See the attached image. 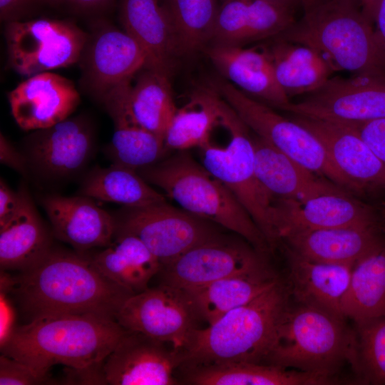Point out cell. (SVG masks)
<instances>
[{
  "label": "cell",
  "instance_id": "obj_1",
  "mask_svg": "<svg viewBox=\"0 0 385 385\" xmlns=\"http://www.w3.org/2000/svg\"><path fill=\"white\" fill-rule=\"evenodd\" d=\"M1 291L10 294L28 322L54 314L115 320L123 304L134 294L104 275L91 257L53 247L34 267L4 275Z\"/></svg>",
  "mask_w": 385,
  "mask_h": 385
},
{
  "label": "cell",
  "instance_id": "obj_2",
  "mask_svg": "<svg viewBox=\"0 0 385 385\" xmlns=\"http://www.w3.org/2000/svg\"><path fill=\"white\" fill-rule=\"evenodd\" d=\"M126 332L116 320L101 317L46 315L16 326L1 350L49 374L56 364L81 369L103 362Z\"/></svg>",
  "mask_w": 385,
  "mask_h": 385
},
{
  "label": "cell",
  "instance_id": "obj_3",
  "mask_svg": "<svg viewBox=\"0 0 385 385\" xmlns=\"http://www.w3.org/2000/svg\"><path fill=\"white\" fill-rule=\"evenodd\" d=\"M290 299L287 285L280 279L207 327L195 328L180 350L182 365L232 361L264 364Z\"/></svg>",
  "mask_w": 385,
  "mask_h": 385
},
{
  "label": "cell",
  "instance_id": "obj_4",
  "mask_svg": "<svg viewBox=\"0 0 385 385\" xmlns=\"http://www.w3.org/2000/svg\"><path fill=\"white\" fill-rule=\"evenodd\" d=\"M137 172L182 209L239 235L265 255L271 251L265 235L235 195L187 150L177 151Z\"/></svg>",
  "mask_w": 385,
  "mask_h": 385
},
{
  "label": "cell",
  "instance_id": "obj_5",
  "mask_svg": "<svg viewBox=\"0 0 385 385\" xmlns=\"http://www.w3.org/2000/svg\"><path fill=\"white\" fill-rule=\"evenodd\" d=\"M276 37L316 49L335 71L385 78V61L359 0H327Z\"/></svg>",
  "mask_w": 385,
  "mask_h": 385
},
{
  "label": "cell",
  "instance_id": "obj_6",
  "mask_svg": "<svg viewBox=\"0 0 385 385\" xmlns=\"http://www.w3.org/2000/svg\"><path fill=\"white\" fill-rule=\"evenodd\" d=\"M356 359L355 334L339 318L320 309L289 304L275 331L264 364L334 377Z\"/></svg>",
  "mask_w": 385,
  "mask_h": 385
},
{
  "label": "cell",
  "instance_id": "obj_7",
  "mask_svg": "<svg viewBox=\"0 0 385 385\" xmlns=\"http://www.w3.org/2000/svg\"><path fill=\"white\" fill-rule=\"evenodd\" d=\"M218 110L219 122L227 130L228 140L220 144L210 135L197 147L200 163L235 195L272 250L279 243L272 217L274 197L256 175L250 128L220 96Z\"/></svg>",
  "mask_w": 385,
  "mask_h": 385
},
{
  "label": "cell",
  "instance_id": "obj_8",
  "mask_svg": "<svg viewBox=\"0 0 385 385\" xmlns=\"http://www.w3.org/2000/svg\"><path fill=\"white\" fill-rule=\"evenodd\" d=\"M210 85L256 135L314 174L349 192L362 195L356 185L334 164L322 143L309 130L247 96L223 78L212 81Z\"/></svg>",
  "mask_w": 385,
  "mask_h": 385
},
{
  "label": "cell",
  "instance_id": "obj_9",
  "mask_svg": "<svg viewBox=\"0 0 385 385\" xmlns=\"http://www.w3.org/2000/svg\"><path fill=\"white\" fill-rule=\"evenodd\" d=\"M115 234L138 237L161 267L191 248L220 237L216 224L166 201L145 206H123L113 215Z\"/></svg>",
  "mask_w": 385,
  "mask_h": 385
},
{
  "label": "cell",
  "instance_id": "obj_10",
  "mask_svg": "<svg viewBox=\"0 0 385 385\" xmlns=\"http://www.w3.org/2000/svg\"><path fill=\"white\" fill-rule=\"evenodd\" d=\"M88 35L63 20L36 19L6 24L5 38L9 66L19 74H35L79 61Z\"/></svg>",
  "mask_w": 385,
  "mask_h": 385
},
{
  "label": "cell",
  "instance_id": "obj_11",
  "mask_svg": "<svg viewBox=\"0 0 385 385\" xmlns=\"http://www.w3.org/2000/svg\"><path fill=\"white\" fill-rule=\"evenodd\" d=\"M280 110L342 123L385 118V78L367 75L329 78L302 100L290 101Z\"/></svg>",
  "mask_w": 385,
  "mask_h": 385
},
{
  "label": "cell",
  "instance_id": "obj_12",
  "mask_svg": "<svg viewBox=\"0 0 385 385\" xmlns=\"http://www.w3.org/2000/svg\"><path fill=\"white\" fill-rule=\"evenodd\" d=\"M96 149L94 128L83 115L34 130L24 141L28 168L39 178L61 181L80 173Z\"/></svg>",
  "mask_w": 385,
  "mask_h": 385
},
{
  "label": "cell",
  "instance_id": "obj_13",
  "mask_svg": "<svg viewBox=\"0 0 385 385\" xmlns=\"http://www.w3.org/2000/svg\"><path fill=\"white\" fill-rule=\"evenodd\" d=\"M197 317L182 290L162 284L128 297L115 316L124 329L138 332L180 351Z\"/></svg>",
  "mask_w": 385,
  "mask_h": 385
},
{
  "label": "cell",
  "instance_id": "obj_14",
  "mask_svg": "<svg viewBox=\"0 0 385 385\" xmlns=\"http://www.w3.org/2000/svg\"><path fill=\"white\" fill-rule=\"evenodd\" d=\"M79 61L82 83L102 102L114 88L133 79L144 68L147 58L127 32L103 23L88 35Z\"/></svg>",
  "mask_w": 385,
  "mask_h": 385
},
{
  "label": "cell",
  "instance_id": "obj_15",
  "mask_svg": "<svg viewBox=\"0 0 385 385\" xmlns=\"http://www.w3.org/2000/svg\"><path fill=\"white\" fill-rule=\"evenodd\" d=\"M252 246L221 235L200 244L160 268L163 283L180 289L202 286L267 265Z\"/></svg>",
  "mask_w": 385,
  "mask_h": 385
},
{
  "label": "cell",
  "instance_id": "obj_16",
  "mask_svg": "<svg viewBox=\"0 0 385 385\" xmlns=\"http://www.w3.org/2000/svg\"><path fill=\"white\" fill-rule=\"evenodd\" d=\"M272 217L279 242L300 230L378 226L375 205L353 198L348 192L324 194L304 202L274 197Z\"/></svg>",
  "mask_w": 385,
  "mask_h": 385
},
{
  "label": "cell",
  "instance_id": "obj_17",
  "mask_svg": "<svg viewBox=\"0 0 385 385\" xmlns=\"http://www.w3.org/2000/svg\"><path fill=\"white\" fill-rule=\"evenodd\" d=\"M183 364L180 351L138 332L128 331L103 361L107 384L173 385L175 369Z\"/></svg>",
  "mask_w": 385,
  "mask_h": 385
},
{
  "label": "cell",
  "instance_id": "obj_18",
  "mask_svg": "<svg viewBox=\"0 0 385 385\" xmlns=\"http://www.w3.org/2000/svg\"><path fill=\"white\" fill-rule=\"evenodd\" d=\"M313 133L337 168L362 195L385 193V163L349 124L293 115Z\"/></svg>",
  "mask_w": 385,
  "mask_h": 385
},
{
  "label": "cell",
  "instance_id": "obj_19",
  "mask_svg": "<svg viewBox=\"0 0 385 385\" xmlns=\"http://www.w3.org/2000/svg\"><path fill=\"white\" fill-rule=\"evenodd\" d=\"M8 100L17 125L36 130L68 118L78 106L80 95L71 80L47 71L27 77L9 93Z\"/></svg>",
  "mask_w": 385,
  "mask_h": 385
},
{
  "label": "cell",
  "instance_id": "obj_20",
  "mask_svg": "<svg viewBox=\"0 0 385 385\" xmlns=\"http://www.w3.org/2000/svg\"><path fill=\"white\" fill-rule=\"evenodd\" d=\"M41 203L49 219L53 235L79 252L105 247L115 237L113 215L98 206L92 198L51 194L43 196Z\"/></svg>",
  "mask_w": 385,
  "mask_h": 385
},
{
  "label": "cell",
  "instance_id": "obj_21",
  "mask_svg": "<svg viewBox=\"0 0 385 385\" xmlns=\"http://www.w3.org/2000/svg\"><path fill=\"white\" fill-rule=\"evenodd\" d=\"M294 11L265 0H224L210 44L243 46L277 36L294 22Z\"/></svg>",
  "mask_w": 385,
  "mask_h": 385
},
{
  "label": "cell",
  "instance_id": "obj_22",
  "mask_svg": "<svg viewBox=\"0 0 385 385\" xmlns=\"http://www.w3.org/2000/svg\"><path fill=\"white\" fill-rule=\"evenodd\" d=\"M205 51L224 79L247 96L281 109L290 101L278 83L273 66L261 49L210 44Z\"/></svg>",
  "mask_w": 385,
  "mask_h": 385
},
{
  "label": "cell",
  "instance_id": "obj_23",
  "mask_svg": "<svg viewBox=\"0 0 385 385\" xmlns=\"http://www.w3.org/2000/svg\"><path fill=\"white\" fill-rule=\"evenodd\" d=\"M287 287L295 303L346 319L342 304L354 264H335L305 258L285 247Z\"/></svg>",
  "mask_w": 385,
  "mask_h": 385
},
{
  "label": "cell",
  "instance_id": "obj_24",
  "mask_svg": "<svg viewBox=\"0 0 385 385\" xmlns=\"http://www.w3.org/2000/svg\"><path fill=\"white\" fill-rule=\"evenodd\" d=\"M120 19L123 30L145 52V68L170 76L180 52L174 26L165 6L158 0H120Z\"/></svg>",
  "mask_w": 385,
  "mask_h": 385
},
{
  "label": "cell",
  "instance_id": "obj_25",
  "mask_svg": "<svg viewBox=\"0 0 385 385\" xmlns=\"http://www.w3.org/2000/svg\"><path fill=\"white\" fill-rule=\"evenodd\" d=\"M252 140L256 175L274 197L304 202L324 194L348 192L315 175L257 135H252Z\"/></svg>",
  "mask_w": 385,
  "mask_h": 385
},
{
  "label": "cell",
  "instance_id": "obj_26",
  "mask_svg": "<svg viewBox=\"0 0 385 385\" xmlns=\"http://www.w3.org/2000/svg\"><path fill=\"white\" fill-rule=\"evenodd\" d=\"M384 241L377 225L300 230L281 240L305 258L335 264H354Z\"/></svg>",
  "mask_w": 385,
  "mask_h": 385
},
{
  "label": "cell",
  "instance_id": "obj_27",
  "mask_svg": "<svg viewBox=\"0 0 385 385\" xmlns=\"http://www.w3.org/2000/svg\"><path fill=\"white\" fill-rule=\"evenodd\" d=\"M16 213L0 225V266L19 272L38 265L53 248L51 234L24 187Z\"/></svg>",
  "mask_w": 385,
  "mask_h": 385
},
{
  "label": "cell",
  "instance_id": "obj_28",
  "mask_svg": "<svg viewBox=\"0 0 385 385\" xmlns=\"http://www.w3.org/2000/svg\"><path fill=\"white\" fill-rule=\"evenodd\" d=\"M279 280L266 265L202 286L180 290L197 317L211 324L231 310L253 300Z\"/></svg>",
  "mask_w": 385,
  "mask_h": 385
},
{
  "label": "cell",
  "instance_id": "obj_29",
  "mask_svg": "<svg viewBox=\"0 0 385 385\" xmlns=\"http://www.w3.org/2000/svg\"><path fill=\"white\" fill-rule=\"evenodd\" d=\"M185 381L195 385H322L337 382L319 373L263 363L232 361L185 366Z\"/></svg>",
  "mask_w": 385,
  "mask_h": 385
},
{
  "label": "cell",
  "instance_id": "obj_30",
  "mask_svg": "<svg viewBox=\"0 0 385 385\" xmlns=\"http://www.w3.org/2000/svg\"><path fill=\"white\" fill-rule=\"evenodd\" d=\"M103 104L114 123L112 139L106 148L113 164L138 171L165 158L164 140L132 118L121 92L112 93Z\"/></svg>",
  "mask_w": 385,
  "mask_h": 385
},
{
  "label": "cell",
  "instance_id": "obj_31",
  "mask_svg": "<svg viewBox=\"0 0 385 385\" xmlns=\"http://www.w3.org/2000/svg\"><path fill=\"white\" fill-rule=\"evenodd\" d=\"M269 57L280 86L289 98L322 86L335 71L316 49L278 37L261 47Z\"/></svg>",
  "mask_w": 385,
  "mask_h": 385
},
{
  "label": "cell",
  "instance_id": "obj_32",
  "mask_svg": "<svg viewBox=\"0 0 385 385\" xmlns=\"http://www.w3.org/2000/svg\"><path fill=\"white\" fill-rule=\"evenodd\" d=\"M91 259L104 275L134 294L148 289L161 268L145 245L130 234H115L112 242Z\"/></svg>",
  "mask_w": 385,
  "mask_h": 385
},
{
  "label": "cell",
  "instance_id": "obj_33",
  "mask_svg": "<svg viewBox=\"0 0 385 385\" xmlns=\"http://www.w3.org/2000/svg\"><path fill=\"white\" fill-rule=\"evenodd\" d=\"M135 83L124 85L126 106L141 127L165 141L166 132L178 110L169 76L147 68L137 73Z\"/></svg>",
  "mask_w": 385,
  "mask_h": 385
},
{
  "label": "cell",
  "instance_id": "obj_34",
  "mask_svg": "<svg viewBox=\"0 0 385 385\" xmlns=\"http://www.w3.org/2000/svg\"><path fill=\"white\" fill-rule=\"evenodd\" d=\"M342 309L354 323L385 315V241L353 265Z\"/></svg>",
  "mask_w": 385,
  "mask_h": 385
},
{
  "label": "cell",
  "instance_id": "obj_35",
  "mask_svg": "<svg viewBox=\"0 0 385 385\" xmlns=\"http://www.w3.org/2000/svg\"><path fill=\"white\" fill-rule=\"evenodd\" d=\"M78 195L123 206L139 207L166 201L137 171L113 164L96 167L83 178Z\"/></svg>",
  "mask_w": 385,
  "mask_h": 385
},
{
  "label": "cell",
  "instance_id": "obj_36",
  "mask_svg": "<svg viewBox=\"0 0 385 385\" xmlns=\"http://www.w3.org/2000/svg\"><path fill=\"white\" fill-rule=\"evenodd\" d=\"M219 96L210 85L203 86L178 108L165 137L167 153L197 148L209 138L219 123Z\"/></svg>",
  "mask_w": 385,
  "mask_h": 385
},
{
  "label": "cell",
  "instance_id": "obj_37",
  "mask_svg": "<svg viewBox=\"0 0 385 385\" xmlns=\"http://www.w3.org/2000/svg\"><path fill=\"white\" fill-rule=\"evenodd\" d=\"M180 54L205 48L211 42L219 6L216 0H165Z\"/></svg>",
  "mask_w": 385,
  "mask_h": 385
},
{
  "label": "cell",
  "instance_id": "obj_38",
  "mask_svg": "<svg viewBox=\"0 0 385 385\" xmlns=\"http://www.w3.org/2000/svg\"><path fill=\"white\" fill-rule=\"evenodd\" d=\"M355 325L354 371L364 383L385 384V315Z\"/></svg>",
  "mask_w": 385,
  "mask_h": 385
},
{
  "label": "cell",
  "instance_id": "obj_39",
  "mask_svg": "<svg viewBox=\"0 0 385 385\" xmlns=\"http://www.w3.org/2000/svg\"><path fill=\"white\" fill-rule=\"evenodd\" d=\"M45 384H55L50 374L40 373L23 362L1 354L0 385Z\"/></svg>",
  "mask_w": 385,
  "mask_h": 385
},
{
  "label": "cell",
  "instance_id": "obj_40",
  "mask_svg": "<svg viewBox=\"0 0 385 385\" xmlns=\"http://www.w3.org/2000/svg\"><path fill=\"white\" fill-rule=\"evenodd\" d=\"M346 124L351 125L385 163V118Z\"/></svg>",
  "mask_w": 385,
  "mask_h": 385
},
{
  "label": "cell",
  "instance_id": "obj_41",
  "mask_svg": "<svg viewBox=\"0 0 385 385\" xmlns=\"http://www.w3.org/2000/svg\"><path fill=\"white\" fill-rule=\"evenodd\" d=\"M42 0H0V19L7 23L22 21Z\"/></svg>",
  "mask_w": 385,
  "mask_h": 385
},
{
  "label": "cell",
  "instance_id": "obj_42",
  "mask_svg": "<svg viewBox=\"0 0 385 385\" xmlns=\"http://www.w3.org/2000/svg\"><path fill=\"white\" fill-rule=\"evenodd\" d=\"M0 161L24 175L27 174L29 168L23 153L18 150L2 133L0 135Z\"/></svg>",
  "mask_w": 385,
  "mask_h": 385
},
{
  "label": "cell",
  "instance_id": "obj_43",
  "mask_svg": "<svg viewBox=\"0 0 385 385\" xmlns=\"http://www.w3.org/2000/svg\"><path fill=\"white\" fill-rule=\"evenodd\" d=\"M20 192H14L3 180L0 181V225L16 213L20 204Z\"/></svg>",
  "mask_w": 385,
  "mask_h": 385
},
{
  "label": "cell",
  "instance_id": "obj_44",
  "mask_svg": "<svg viewBox=\"0 0 385 385\" xmlns=\"http://www.w3.org/2000/svg\"><path fill=\"white\" fill-rule=\"evenodd\" d=\"M113 0H42L52 6H64L78 12H96L107 8Z\"/></svg>",
  "mask_w": 385,
  "mask_h": 385
},
{
  "label": "cell",
  "instance_id": "obj_45",
  "mask_svg": "<svg viewBox=\"0 0 385 385\" xmlns=\"http://www.w3.org/2000/svg\"><path fill=\"white\" fill-rule=\"evenodd\" d=\"M376 28L374 35L377 46L385 61V0H380L375 21Z\"/></svg>",
  "mask_w": 385,
  "mask_h": 385
},
{
  "label": "cell",
  "instance_id": "obj_46",
  "mask_svg": "<svg viewBox=\"0 0 385 385\" xmlns=\"http://www.w3.org/2000/svg\"><path fill=\"white\" fill-rule=\"evenodd\" d=\"M362 11L366 18L373 24L380 0H359Z\"/></svg>",
  "mask_w": 385,
  "mask_h": 385
},
{
  "label": "cell",
  "instance_id": "obj_47",
  "mask_svg": "<svg viewBox=\"0 0 385 385\" xmlns=\"http://www.w3.org/2000/svg\"><path fill=\"white\" fill-rule=\"evenodd\" d=\"M378 217V227L382 234L385 236V201H381L374 205Z\"/></svg>",
  "mask_w": 385,
  "mask_h": 385
},
{
  "label": "cell",
  "instance_id": "obj_48",
  "mask_svg": "<svg viewBox=\"0 0 385 385\" xmlns=\"http://www.w3.org/2000/svg\"><path fill=\"white\" fill-rule=\"evenodd\" d=\"M272 4L282 6L294 11L295 7L299 4L302 5V0H265Z\"/></svg>",
  "mask_w": 385,
  "mask_h": 385
},
{
  "label": "cell",
  "instance_id": "obj_49",
  "mask_svg": "<svg viewBox=\"0 0 385 385\" xmlns=\"http://www.w3.org/2000/svg\"><path fill=\"white\" fill-rule=\"evenodd\" d=\"M327 0H302V6L305 11L325 2Z\"/></svg>",
  "mask_w": 385,
  "mask_h": 385
}]
</instances>
